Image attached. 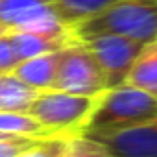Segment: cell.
<instances>
[{"mask_svg":"<svg viewBox=\"0 0 157 157\" xmlns=\"http://www.w3.org/2000/svg\"><path fill=\"white\" fill-rule=\"evenodd\" d=\"M0 131L28 139H50L52 135L28 113L0 111Z\"/></svg>","mask_w":157,"mask_h":157,"instance_id":"13","label":"cell"},{"mask_svg":"<svg viewBox=\"0 0 157 157\" xmlns=\"http://www.w3.org/2000/svg\"><path fill=\"white\" fill-rule=\"evenodd\" d=\"M2 33H6V28H4V26H0V35H2Z\"/></svg>","mask_w":157,"mask_h":157,"instance_id":"18","label":"cell"},{"mask_svg":"<svg viewBox=\"0 0 157 157\" xmlns=\"http://www.w3.org/2000/svg\"><path fill=\"white\" fill-rule=\"evenodd\" d=\"M21 63V59L17 57L10 33H2L0 35V76L2 74H11L15 70V67Z\"/></svg>","mask_w":157,"mask_h":157,"instance_id":"17","label":"cell"},{"mask_svg":"<svg viewBox=\"0 0 157 157\" xmlns=\"http://www.w3.org/2000/svg\"><path fill=\"white\" fill-rule=\"evenodd\" d=\"M83 44L91 50V54L98 61L105 76L107 89H113L126 83L128 72L144 43L120 35H98L85 41Z\"/></svg>","mask_w":157,"mask_h":157,"instance_id":"6","label":"cell"},{"mask_svg":"<svg viewBox=\"0 0 157 157\" xmlns=\"http://www.w3.org/2000/svg\"><path fill=\"white\" fill-rule=\"evenodd\" d=\"M13 50L21 61L37 57L43 54L57 52L67 48L68 44L76 43L70 37H52V35H41V33H30V32H8Z\"/></svg>","mask_w":157,"mask_h":157,"instance_id":"10","label":"cell"},{"mask_svg":"<svg viewBox=\"0 0 157 157\" xmlns=\"http://www.w3.org/2000/svg\"><path fill=\"white\" fill-rule=\"evenodd\" d=\"M0 26H4L6 32H30L72 39L70 30L44 0H0Z\"/></svg>","mask_w":157,"mask_h":157,"instance_id":"5","label":"cell"},{"mask_svg":"<svg viewBox=\"0 0 157 157\" xmlns=\"http://www.w3.org/2000/svg\"><path fill=\"white\" fill-rule=\"evenodd\" d=\"M111 157H157V118L131 131L98 140Z\"/></svg>","mask_w":157,"mask_h":157,"instance_id":"7","label":"cell"},{"mask_svg":"<svg viewBox=\"0 0 157 157\" xmlns=\"http://www.w3.org/2000/svg\"><path fill=\"white\" fill-rule=\"evenodd\" d=\"M54 89L82 96H100L107 91L105 76L83 43H72L61 50Z\"/></svg>","mask_w":157,"mask_h":157,"instance_id":"4","label":"cell"},{"mask_svg":"<svg viewBox=\"0 0 157 157\" xmlns=\"http://www.w3.org/2000/svg\"><path fill=\"white\" fill-rule=\"evenodd\" d=\"M100 96H82L65 91H43L30 104L32 115L52 137H80Z\"/></svg>","mask_w":157,"mask_h":157,"instance_id":"3","label":"cell"},{"mask_svg":"<svg viewBox=\"0 0 157 157\" xmlns=\"http://www.w3.org/2000/svg\"><path fill=\"white\" fill-rule=\"evenodd\" d=\"M67 155L68 157H111V153L107 151V148L104 144H100L98 140H93L89 137H72L68 140V148H67Z\"/></svg>","mask_w":157,"mask_h":157,"instance_id":"15","label":"cell"},{"mask_svg":"<svg viewBox=\"0 0 157 157\" xmlns=\"http://www.w3.org/2000/svg\"><path fill=\"white\" fill-rule=\"evenodd\" d=\"M39 91L28 87L13 74L0 76V111L26 113L30 104L37 98Z\"/></svg>","mask_w":157,"mask_h":157,"instance_id":"12","label":"cell"},{"mask_svg":"<svg viewBox=\"0 0 157 157\" xmlns=\"http://www.w3.org/2000/svg\"><path fill=\"white\" fill-rule=\"evenodd\" d=\"M44 2L56 11L61 22L70 30L72 26L102 13L118 0H44Z\"/></svg>","mask_w":157,"mask_h":157,"instance_id":"11","label":"cell"},{"mask_svg":"<svg viewBox=\"0 0 157 157\" xmlns=\"http://www.w3.org/2000/svg\"><path fill=\"white\" fill-rule=\"evenodd\" d=\"M126 83L157 98V39L142 44L128 72Z\"/></svg>","mask_w":157,"mask_h":157,"instance_id":"9","label":"cell"},{"mask_svg":"<svg viewBox=\"0 0 157 157\" xmlns=\"http://www.w3.org/2000/svg\"><path fill=\"white\" fill-rule=\"evenodd\" d=\"M59 59H61V50L43 54L37 57H30V59L21 61L11 74L17 76L22 83H26L28 87L39 93L50 91L54 89V83H56Z\"/></svg>","mask_w":157,"mask_h":157,"instance_id":"8","label":"cell"},{"mask_svg":"<svg viewBox=\"0 0 157 157\" xmlns=\"http://www.w3.org/2000/svg\"><path fill=\"white\" fill-rule=\"evenodd\" d=\"M68 140L70 139H65V137L41 139L30 148H26L19 157H63L68 148Z\"/></svg>","mask_w":157,"mask_h":157,"instance_id":"14","label":"cell"},{"mask_svg":"<svg viewBox=\"0 0 157 157\" xmlns=\"http://www.w3.org/2000/svg\"><path fill=\"white\" fill-rule=\"evenodd\" d=\"M41 139H28L17 135H6L0 139V157H19L26 148L35 144Z\"/></svg>","mask_w":157,"mask_h":157,"instance_id":"16","label":"cell"},{"mask_svg":"<svg viewBox=\"0 0 157 157\" xmlns=\"http://www.w3.org/2000/svg\"><path fill=\"white\" fill-rule=\"evenodd\" d=\"M155 118L157 98L124 83L100 94L82 135L93 140H100L137 129Z\"/></svg>","mask_w":157,"mask_h":157,"instance_id":"1","label":"cell"},{"mask_svg":"<svg viewBox=\"0 0 157 157\" xmlns=\"http://www.w3.org/2000/svg\"><path fill=\"white\" fill-rule=\"evenodd\" d=\"M63 157H68V155H67V151H65V155H63Z\"/></svg>","mask_w":157,"mask_h":157,"instance_id":"19","label":"cell"},{"mask_svg":"<svg viewBox=\"0 0 157 157\" xmlns=\"http://www.w3.org/2000/svg\"><path fill=\"white\" fill-rule=\"evenodd\" d=\"M76 43L98 35H120L139 43L157 39V0H118L102 13L70 28Z\"/></svg>","mask_w":157,"mask_h":157,"instance_id":"2","label":"cell"}]
</instances>
